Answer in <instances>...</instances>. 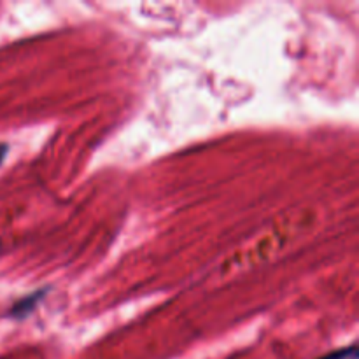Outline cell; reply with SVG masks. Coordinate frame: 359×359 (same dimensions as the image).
Segmentation results:
<instances>
[{"instance_id": "7a4b0ae2", "label": "cell", "mask_w": 359, "mask_h": 359, "mask_svg": "<svg viewBox=\"0 0 359 359\" xmlns=\"http://www.w3.org/2000/svg\"><path fill=\"white\" fill-rule=\"evenodd\" d=\"M319 359H358V349L356 346H351L346 347V349L335 351V353L325 354V356Z\"/></svg>"}, {"instance_id": "3957f363", "label": "cell", "mask_w": 359, "mask_h": 359, "mask_svg": "<svg viewBox=\"0 0 359 359\" xmlns=\"http://www.w3.org/2000/svg\"><path fill=\"white\" fill-rule=\"evenodd\" d=\"M6 154H7V146H6V144H0V163L4 161Z\"/></svg>"}, {"instance_id": "6da1fadb", "label": "cell", "mask_w": 359, "mask_h": 359, "mask_svg": "<svg viewBox=\"0 0 359 359\" xmlns=\"http://www.w3.org/2000/svg\"><path fill=\"white\" fill-rule=\"evenodd\" d=\"M41 298H42V291H39V293H32L30 297L21 298L18 304L13 305V309H11V316H13L14 319L27 318V316L34 311L35 305L39 304V300H41Z\"/></svg>"}]
</instances>
